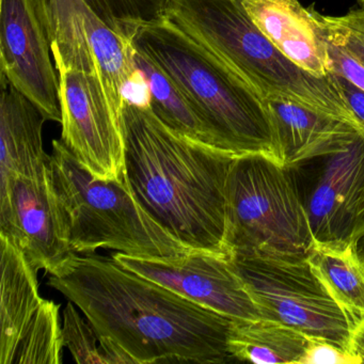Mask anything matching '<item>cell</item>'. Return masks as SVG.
<instances>
[{"label":"cell","mask_w":364,"mask_h":364,"mask_svg":"<svg viewBox=\"0 0 364 364\" xmlns=\"http://www.w3.org/2000/svg\"><path fill=\"white\" fill-rule=\"evenodd\" d=\"M48 285L75 304L108 363H228L232 319L123 267L76 253Z\"/></svg>","instance_id":"6da1fadb"},{"label":"cell","mask_w":364,"mask_h":364,"mask_svg":"<svg viewBox=\"0 0 364 364\" xmlns=\"http://www.w3.org/2000/svg\"><path fill=\"white\" fill-rule=\"evenodd\" d=\"M125 173L141 205L193 251L227 257V185L237 156L161 122L148 103L125 97Z\"/></svg>","instance_id":"7a4b0ae2"},{"label":"cell","mask_w":364,"mask_h":364,"mask_svg":"<svg viewBox=\"0 0 364 364\" xmlns=\"http://www.w3.org/2000/svg\"><path fill=\"white\" fill-rule=\"evenodd\" d=\"M132 46L188 97L219 150L234 156L265 155L283 165L267 101L218 57L165 16L140 26Z\"/></svg>","instance_id":"3957f363"},{"label":"cell","mask_w":364,"mask_h":364,"mask_svg":"<svg viewBox=\"0 0 364 364\" xmlns=\"http://www.w3.org/2000/svg\"><path fill=\"white\" fill-rule=\"evenodd\" d=\"M165 18L218 57L267 100L284 97L353 125L359 122L334 73L317 76L284 56L242 0H170Z\"/></svg>","instance_id":"277c9868"},{"label":"cell","mask_w":364,"mask_h":364,"mask_svg":"<svg viewBox=\"0 0 364 364\" xmlns=\"http://www.w3.org/2000/svg\"><path fill=\"white\" fill-rule=\"evenodd\" d=\"M50 171L68 240L77 255L112 249L140 257H180L191 249L141 205L127 178L97 180L63 140L53 141Z\"/></svg>","instance_id":"5b68a950"},{"label":"cell","mask_w":364,"mask_h":364,"mask_svg":"<svg viewBox=\"0 0 364 364\" xmlns=\"http://www.w3.org/2000/svg\"><path fill=\"white\" fill-rule=\"evenodd\" d=\"M313 245L289 168L265 155L236 157L227 185V257L306 259Z\"/></svg>","instance_id":"8992f818"},{"label":"cell","mask_w":364,"mask_h":364,"mask_svg":"<svg viewBox=\"0 0 364 364\" xmlns=\"http://www.w3.org/2000/svg\"><path fill=\"white\" fill-rule=\"evenodd\" d=\"M264 318L274 319L349 353L353 323L308 257H227Z\"/></svg>","instance_id":"52a82bcc"},{"label":"cell","mask_w":364,"mask_h":364,"mask_svg":"<svg viewBox=\"0 0 364 364\" xmlns=\"http://www.w3.org/2000/svg\"><path fill=\"white\" fill-rule=\"evenodd\" d=\"M57 68L95 74L114 116L123 122L127 88L146 86L132 42L114 33L84 0H33Z\"/></svg>","instance_id":"ba28073f"},{"label":"cell","mask_w":364,"mask_h":364,"mask_svg":"<svg viewBox=\"0 0 364 364\" xmlns=\"http://www.w3.org/2000/svg\"><path fill=\"white\" fill-rule=\"evenodd\" d=\"M287 168L315 244H353L364 230V138Z\"/></svg>","instance_id":"9c48e42d"},{"label":"cell","mask_w":364,"mask_h":364,"mask_svg":"<svg viewBox=\"0 0 364 364\" xmlns=\"http://www.w3.org/2000/svg\"><path fill=\"white\" fill-rule=\"evenodd\" d=\"M56 70L63 144L97 180H124L123 122L112 112L99 76Z\"/></svg>","instance_id":"30bf717a"},{"label":"cell","mask_w":364,"mask_h":364,"mask_svg":"<svg viewBox=\"0 0 364 364\" xmlns=\"http://www.w3.org/2000/svg\"><path fill=\"white\" fill-rule=\"evenodd\" d=\"M0 235L22 251L36 272L43 269L50 276L76 255L68 240L50 164L31 176L0 183Z\"/></svg>","instance_id":"8fae6325"},{"label":"cell","mask_w":364,"mask_h":364,"mask_svg":"<svg viewBox=\"0 0 364 364\" xmlns=\"http://www.w3.org/2000/svg\"><path fill=\"white\" fill-rule=\"evenodd\" d=\"M123 267L232 321L263 318L227 257L191 251L172 257L112 255Z\"/></svg>","instance_id":"7c38bea8"},{"label":"cell","mask_w":364,"mask_h":364,"mask_svg":"<svg viewBox=\"0 0 364 364\" xmlns=\"http://www.w3.org/2000/svg\"><path fill=\"white\" fill-rule=\"evenodd\" d=\"M50 52L33 0H1V75L35 104L46 121L61 123L59 76Z\"/></svg>","instance_id":"4fadbf2b"},{"label":"cell","mask_w":364,"mask_h":364,"mask_svg":"<svg viewBox=\"0 0 364 364\" xmlns=\"http://www.w3.org/2000/svg\"><path fill=\"white\" fill-rule=\"evenodd\" d=\"M252 22L291 63L317 76L332 74L321 14L299 0H242Z\"/></svg>","instance_id":"5bb4252c"},{"label":"cell","mask_w":364,"mask_h":364,"mask_svg":"<svg viewBox=\"0 0 364 364\" xmlns=\"http://www.w3.org/2000/svg\"><path fill=\"white\" fill-rule=\"evenodd\" d=\"M276 125L285 167L333 152L358 134L353 125L284 97L266 100Z\"/></svg>","instance_id":"9a60e30c"},{"label":"cell","mask_w":364,"mask_h":364,"mask_svg":"<svg viewBox=\"0 0 364 364\" xmlns=\"http://www.w3.org/2000/svg\"><path fill=\"white\" fill-rule=\"evenodd\" d=\"M46 119L16 87L1 75L0 101V183L16 176H31L48 165L43 146Z\"/></svg>","instance_id":"2e32d148"},{"label":"cell","mask_w":364,"mask_h":364,"mask_svg":"<svg viewBox=\"0 0 364 364\" xmlns=\"http://www.w3.org/2000/svg\"><path fill=\"white\" fill-rule=\"evenodd\" d=\"M1 245L0 301V364H14L18 345L43 298L37 272L22 251L6 236Z\"/></svg>","instance_id":"e0dca14e"},{"label":"cell","mask_w":364,"mask_h":364,"mask_svg":"<svg viewBox=\"0 0 364 364\" xmlns=\"http://www.w3.org/2000/svg\"><path fill=\"white\" fill-rule=\"evenodd\" d=\"M310 336L269 318L232 321L228 346L234 361L301 364Z\"/></svg>","instance_id":"ac0fdd59"},{"label":"cell","mask_w":364,"mask_h":364,"mask_svg":"<svg viewBox=\"0 0 364 364\" xmlns=\"http://www.w3.org/2000/svg\"><path fill=\"white\" fill-rule=\"evenodd\" d=\"M133 59L148 89V104L155 116L176 133L219 150L208 124L178 87L135 48Z\"/></svg>","instance_id":"d6986e66"},{"label":"cell","mask_w":364,"mask_h":364,"mask_svg":"<svg viewBox=\"0 0 364 364\" xmlns=\"http://www.w3.org/2000/svg\"><path fill=\"white\" fill-rule=\"evenodd\" d=\"M311 265L348 315L353 329L364 318V264L353 244L313 245Z\"/></svg>","instance_id":"ffe728a7"},{"label":"cell","mask_w":364,"mask_h":364,"mask_svg":"<svg viewBox=\"0 0 364 364\" xmlns=\"http://www.w3.org/2000/svg\"><path fill=\"white\" fill-rule=\"evenodd\" d=\"M60 306L43 299L18 345L14 363H63V334L60 323Z\"/></svg>","instance_id":"44dd1931"},{"label":"cell","mask_w":364,"mask_h":364,"mask_svg":"<svg viewBox=\"0 0 364 364\" xmlns=\"http://www.w3.org/2000/svg\"><path fill=\"white\" fill-rule=\"evenodd\" d=\"M114 33L132 42L142 25L164 18L170 0H84Z\"/></svg>","instance_id":"7402d4cb"},{"label":"cell","mask_w":364,"mask_h":364,"mask_svg":"<svg viewBox=\"0 0 364 364\" xmlns=\"http://www.w3.org/2000/svg\"><path fill=\"white\" fill-rule=\"evenodd\" d=\"M63 343L76 363H108L99 336L89 321H85L77 306L70 301L63 311Z\"/></svg>","instance_id":"603a6c76"},{"label":"cell","mask_w":364,"mask_h":364,"mask_svg":"<svg viewBox=\"0 0 364 364\" xmlns=\"http://www.w3.org/2000/svg\"><path fill=\"white\" fill-rule=\"evenodd\" d=\"M328 41L346 50L364 65V10L342 16H321Z\"/></svg>","instance_id":"cb8c5ba5"},{"label":"cell","mask_w":364,"mask_h":364,"mask_svg":"<svg viewBox=\"0 0 364 364\" xmlns=\"http://www.w3.org/2000/svg\"><path fill=\"white\" fill-rule=\"evenodd\" d=\"M360 364L359 359L333 343L311 338L301 364Z\"/></svg>","instance_id":"d4e9b609"},{"label":"cell","mask_w":364,"mask_h":364,"mask_svg":"<svg viewBox=\"0 0 364 364\" xmlns=\"http://www.w3.org/2000/svg\"><path fill=\"white\" fill-rule=\"evenodd\" d=\"M328 41V40H327ZM332 73L342 76L364 92V65L346 50L328 41Z\"/></svg>","instance_id":"484cf974"},{"label":"cell","mask_w":364,"mask_h":364,"mask_svg":"<svg viewBox=\"0 0 364 364\" xmlns=\"http://www.w3.org/2000/svg\"><path fill=\"white\" fill-rule=\"evenodd\" d=\"M334 75H336L343 92H344L345 97L348 101L349 106L359 122L360 135L364 138V92L350 84L348 80L343 78L342 76L336 73Z\"/></svg>","instance_id":"4316f807"},{"label":"cell","mask_w":364,"mask_h":364,"mask_svg":"<svg viewBox=\"0 0 364 364\" xmlns=\"http://www.w3.org/2000/svg\"><path fill=\"white\" fill-rule=\"evenodd\" d=\"M349 353L359 359L360 364L364 363V318L351 331Z\"/></svg>","instance_id":"83f0119b"},{"label":"cell","mask_w":364,"mask_h":364,"mask_svg":"<svg viewBox=\"0 0 364 364\" xmlns=\"http://www.w3.org/2000/svg\"><path fill=\"white\" fill-rule=\"evenodd\" d=\"M353 249L362 263L364 264V230H362L353 242Z\"/></svg>","instance_id":"f1b7e54d"},{"label":"cell","mask_w":364,"mask_h":364,"mask_svg":"<svg viewBox=\"0 0 364 364\" xmlns=\"http://www.w3.org/2000/svg\"><path fill=\"white\" fill-rule=\"evenodd\" d=\"M357 1L358 6H359L360 9L364 10V0H355Z\"/></svg>","instance_id":"f546056e"}]
</instances>
